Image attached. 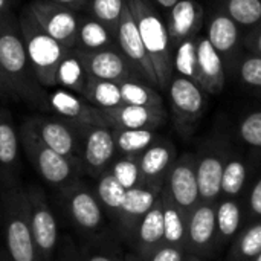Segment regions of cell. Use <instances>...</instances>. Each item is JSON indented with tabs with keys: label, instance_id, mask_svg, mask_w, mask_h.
<instances>
[{
	"label": "cell",
	"instance_id": "40",
	"mask_svg": "<svg viewBox=\"0 0 261 261\" xmlns=\"http://www.w3.org/2000/svg\"><path fill=\"white\" fill-rule=\"evenodd\" d=\"M232 75L249 89L261 90V57L257 54L243 50Z\"/></svg>",
	"mask_w": 261,
	"mask_h": 261
},
{
	"label": "cell",
	"instance_id": "57",
	"mask_svg": "<svg viewBox=\"0 0 261 261\" xmlns=\"http://www.w3.org/2000/svg\"><path fill=\"white\" fill-rule=\"evenodd\" d=\"M0 98H2V96H0Z\"/></svg>",
	"mask_w": 261,
	"mask_h": 261
},
{
	"label": "cell",
	"instance_id": "30",
	"mask_svg": "<svg viewBox=\"0 0 261 261\" xmlns=\"http://www.w3.org/2000/svg\"><path fill=\"white\" fill-rule=\"evenodd\" d=\"M161 202H162V213H164V243L173 245L187 251L188 214H185L179 206H176L164 194L161 196Z\"/></svg>",
	"mask_w": 261,
	"mask_h": 261
},
{
	"label": "cell",
	"instance_id": "25",
	"mask_svg": "<svg viewBox=\"0 0 261 261\" xmlns=\"http://www.w3.org/2000/svg\"><path fill=\"white\" fill-rule=\"evenodd\" d=\"M197 60L200 72V87L208 95H219L226 86V69L222 57L202 31L196 37Z\"/></svg>",
	"mask_w": 261,
	"mask_h": 261
},
{
	"label": "cell",
	"instance_id": "9",
	"mask_svg": "<svg viewBox=\"0 0 261 261\" xmlns=\"http://www.w3.org/2000/svg\"><path fill=\"white\" fill-rule=\"evenodd\" d=\"M231 145L222 139H208L196 153V173L200 202L216 203L222 197V179Z\"/></svg>",
	"mask_w": 261,
	"mask_h": 261
},
{
	"label": "cell",
	"instance_id": "54",
	"mask_svg": "<svg viewBox=\"0 0 261 261\" xmlns=\"http://www.w3.org/2000/svg\"><path fill=\"white\" fill-rule=\"evenodd\" d=\"M2 193L3 191H0V217H2Z\"/></svg>",
	"mask_w": 261,
	"mask_h": 261
},
{
	"label": "cell",
	"instance_id": "50",
	"mask_svg": "<svg viewBox=\"0 0 261 261\" xmlns=\"http://www.w3.org/2000/svg\"><path fill=\"white\" fill-rule=\"evenodd\" d=\"M0 96H11L9 89L6 86V81H5V78L2 75V69H0Z\"/></svg>",
	"mask_w": 261,
	"mask_h": 261
},
{
	"label": "cell",
	"instance_id": "49",
	"mask_svg": "<svg viewBox=\"0 0 261 261\" xmlns=\"http://www.w3.org/2000/svg\"><path fill=\"white\" fill-rule=\"evenodd\" d=\"M154 2V5L159 8V9H162V11H168V9H171L179 0H153Z\"/></svg>",
	"mask_w": 261,
	"mask_h": 261
},
{
	"label": "cell",
	"instance_id": "27",
	"mask_svg": "<svg viewBox=\"0 0 261 261\" xmlns=\"http://www.w3.org/2000/svg\"><path fill=\"white\" fill-rule=\"evenodd\" d=\"M128 243L142 258H145L150 252H153L164 243V213L161 199L141 219Z\"/></svg>",
	"mask_w": 261,
	"mask_h": 261
},
{
	"label": "cell",
	"instance_id": "6",
	"mask_svg": "<svg viewBox=\"0 0 261 261\" xmlns=\"http://www.w3.org/2000/svg\"><path fill=\"white\" fill-rule=\"evenodd\" d=\"M174 125L182 136H191L205 115L208 93L196 83L173 73L167 87Z\"/></svg>",
	"mask_w": 261,
	"mask_h": 261
},
{
	"label": "cell",
	"instance_id": "7",
	"mask_svg": "<svg viewBox=\"0 0 261 261\" xmlns=\"http://www.w3.org/2000/svg\"><path fill=\"white\" fill-rule=\"evenodd\" d=\"M24 193L28 202L29 223L38 254L41 261H54L61 242L54 210L43 188L29 185L28 188H24Z\"/></svg>",
	"mask_w": 261,
	"mask_h": 261
},
{
	"label": "cell",
	"instance_id": "37",
	"mask_svg": "<svg viewBox=\"0 0 261 261\" xmlns=\"http://www.w3.org/2000/svg\"><path fill=\"white\" fill-rule=\"evenodd\" d=\"M219 3L242 29L249 31L261 21V0H219Z\"/></svg>",
	"mask_w": 261,
	"mask_h": 261
},
{
	"label": "cell",
	"instance_id": "39",
	"mask_svg": "<svg viewBox=\"0 0 261 261\" xmlns=\"http://www.w3.org/2000/svg\"><path fill=\"white\" fill-rule=\"evenodd\" d=\"M125 6V0H89L84 12L107 24L110 29L116 32Z\"/></svg>",
	"mask_w": 261,
	"mask_h": 261
},
{
	"label": "cell",
	"instance_id": "2",
	"mask_svg": "<svg viewBox=\"0 0 261 261\" xmlns=\"http://www.w3.org/2000/svg\"><path fill=\"white\" fill-rule=\"evenodd\" d=\"M136 21L139 35L151 58L159 90L167 92L173 76V47L170 43L165 14L153 0H125Z\"/></svg>",
	"mask_w": 261,
	"mask_h": 261
},
{
	"label": "cell",
	"instance_id": "31",
	"mask_svg": "<svg viewBox=\"0 0 261 261\" xmlns=\"http://www.w3.org/2000/svg\"><path fill=\"white\" fill-rule=\"evenodd\" d=\"M112 130L118 156H139L162 138L156 130Z\"/></svg>",
	"mask_w": 261,
	"mask_h": 261
},
{
	"label": "cell",
	"instance_id": "44",
	"mask_svg": "<svg viewBox=\"0 0 261 261\" xmlns=\"http://www.w3.org/2000/svg\"><path fill=\"white\" fill-rule=\"evenodd\" d=\"M190 254L177 246L162 243L153 252H150L144 260L145 261H185Z\"/></svg>",
	"mask_w": 261,
	"mask_h": 261
},
{
	"label": "cell",
	"instance_id": "41",
	"mask_svg": "<svg viewBox=\"0 0 261 261\" xmlns=\"http://www.w3.org/2000/svg\"><path fill=\"white\" fill-rule=\"evenodd\" d=\"M236 132L243 145L252 151L261 153V109L251 110L243 115L236 127Z\"/></svg>",
	"mask_w": 261,
	"mask_h": 261
},
{
	"label": "cell",
	"instance_id": "43",
	"mask_svg": "<svg viewBox=\"0 0 261 261\" xmlns=\"http://www.w3.org/2000/svg\"><path fill=\"white\" fill-rule=\"evenodd\" d=\"M80 251L83 261H124V258H121L115 252L113 248L102 243H93Z\"/></svg>",
	"mask_w": 261,
	"mask_h": 261
},
{
	"label": "cell",
	"instance_id": "35",
	"mask_svg": "<svg viewBox=\"0 0 261 261\" xmlns=\"http://www.w3.org/2000/svg\"><path fill=\"white\" fill-rule=\"evenodd\" d=\"M93 190L106 214L115 222L121 211L127 190L110 174V171H106L96 179V185Z\"/></svg>",
	"mask_w": 261,
	"mask_h": 261
},
{
	"label": "cell",
	"instance_id": "47",
	"mask_svg": "<svg viewBox=\"0 0 261 261\" xmlns=\"http://www.w3.org/2000/svg\"><path fill=\"white\" fill-rule=\"evenodd\" d=\"M49 2L57 3V5L64 6V8H69V9H73L76 12H81L86 9L89 0H49Z\"/></svg>",
	"mask_w": 261,
	"mask_h": 261
},
{
	"label": "cell",
	"instance_id": "13",
	"mask_svg": "<svg viewBox=\"0 0 261 261\" xmlns=\"http://www.w3.org/2000/svg\"><path fill=\"white\" fill-rule=\"evenodd\" d=\"M162 194L185 214H190L200 203L196 173V153L187 151L177 156L167 176Z\"/></svg>",
	"mask_w": 261,
	"mask_h": 261
},
{
	"label": "cell",
	"instance_id": "1",
	"mask_svg": "<svg viewBox=\"0 0 261 261\" xmlns=\"http://www.w3.org/2000/svg\"><path fill=\"white\" fill-rule=\"evenodd\" d=\"M0 69L11 98L44 109L47 89H43L35 78L26 54L18 20L14 18V15L0 20Z\"/></svg>",
	"mask_w": 261,
	"mask_h": 261
},
{
	"label": "cell",
	"instance_id": "42",
	"mask_svg": "<svg viewBox=\"0 0 261 261\" xmlns=\"http://www.w3.org/2000/svg\"><path fill=\"white\" fill-rule=\"evenodd\" d=\"M243 206H245L246 223L261 220V171H257L255 176L252 177L243 196Z\"/></svg>",
	"mask_w": 261,
	"mask_h": 261
},
{
	"label": "cell",
	"instance_id": "36",
	"mask_svg": "<svg viewBox=\"0 0 261 261\" xmlns=\"http://www.w3.org/2000/svg\"><path fill=\"white\" fill-rule=\"evenodd\" d=\"M173 73L188 78L190 81L200 86V72L197 60L196 37L182 41L173 50Z\"/></svg>",
	"mask_w": 261,
	"mask_h": 261
},
{
	"label": "cell",
	"instance_id": "34",
	"mask_svg": "<svg viewBox=\"0 0 261 261\" xmlns=\"http://www.w3.org/2000/svg\"><path fill=\"white\" fill-rule=\"evenodd\" d=\"M261 252V220L246 223L231 243L229 260L252 261Z\"/></svg>",
	"mask_w": 261,
	"mask_h": 261
},
{
	"label": "cell",
	"instance_id": "29",
	"mask_svg": "<svg viewBox=\"0 0 261 261\" xmlns=\"http://www.w3.org/2000/svg\"><path fill=\"white\" fill-rule=\"evenodd\" d=\"M87 81H89V73L81 58V54L76 49H69L57 69V75H55L57 87L67 89L83 96Z\"/></svg>",
	"mask_w": 261,
	"mask_h": 261
},
{
	"label": "cell",
	"instance_id": "20",
	"mask_svg": "<svg viewBox=\"0 0 261 261\" xmlns=\"http://www.w3.org/2000/svg\"><path fill=\"white\" fill-rule=\"evenodd\" d=\"M161 194H162V188L150 187L145 184L136 188L127 190L121 211L115 220L118 231L127 242H130L141 219L158 203V200L161 199Z\"/></svg>",
	"mask_w": 261,
	"mask_h": 261
},
{
	"label": "cell",
	"instance_id": "15",
	"mask_svg": "<svg viewBox=\"0 0 261 261\" xmlns=\"http://www.w3.org/2000/svg\"><path fill=\"white\" fill-rule=\"evenodd\" d=\"M116 40H118L119 50L132 63V66L135 67L138 75L144 81H147L150 86H153L154 89L159 90L158 78H156V72H154L151 58H150V55L145 49V44L139 35L136 21L128 9V6H125L122 17L119 20L118 29H116Z\"/></svg>",
	"mask_w": 261,
	"mask_h": 261
},
{
	"label": "cell",
	"instance_id": "17",
	"mask_svg": "<svg viewBox=\"0 0 261 261\" xmlns=\"http://www.w3.org/2000/svg\"><path fill=\"white\" fill-rule=\"evenodd\" d=\"M44 110L76 125L106 124L99 109L92 106L81 95L61 87H54L50 92L46 90Z\"/></svg>",
	"mask_w": 261,
	"mask_h": 261
},
{
	"label": "cell",
	"instance_id": "45",
	"mask_svg": "<svg viewBox=\"0 0 261 261\" xmlns=\"http://www.w3.org/2000/svg\"><path fill=\"white\" fill-rule=\"evenodd\" d=\"M54 261H83L81 251L75 246V243L69 237H64L60 242V246H58V251H57Z\"/></svg>",
	"mask_w": 261,
	"mask_h": 261
},
{
	"label": "cell",
	"instance_id": "48",
	"mask_svg": "<svg viewBox=\"0 0 261 261\" xmlns=\"http://www.w3.org/2000/svg\"><path fill=\"white\" fill-rule=\"evenodd\" d=\"M11 15H12L11 0H0V20L11 17Z\"/></svg>",
	"mask_w": 261,
	"mask_h": 261
},
{
	"label": "cell",
	"instance_id": "12",
	"mask_svg": "<svg viewBox=\"0 0 261 261\" xmlns=\"http://www.w3.org/2000/svg\"><path fill=\"white\" fill-rule=\"evenodd\" d=\"M81 167L84 174L98 179L118 158L113 130L107 124L81 125Z\"/></svg>",
	"mask_w": 261,
	"mask_h": 261
},
{
	"label": "cell",
	"instance_id": "3",
	"mask_svg": "<svg viewBox=\"0 0 261 261\" xmlns=\"http://www.w3.org/2000/svg\"><path fill=\"white\" fill-rule=\"evenodd\" d=\"M0 223L3 229V251L9 261H41L29 223L24 188L3 190Z\"/></svg>",
	"mask_w": 261,
	"mask_h": 261
},
{
	"label": "cell",
	"instance_id": "10",
	"mask_svg": "<svg viewBox=\"0 0 261 261\" xmlns=\"http://www.w3.org/2000/svg\"><path fill=\"white\" fill-rule=\"evenodd\" d=\"M205 35L223 60L226 75H232L243 49V29L228 15L217 2L208 20L205 18Z\"/></svg>",
	"mask_w": 261,
	"mask_h": 261
},
{
	"label": "cell",
	"instance_id": "5",
	"mask_svg": "<svg viewBox=\"0 0 261 261\" xmlns=\"http://www.w3.org/2000/svg\"><path fill=\"white\" fill-rule=\"evenodd\" d=\"M17 20H18L28 58L38 84L43 89L57 87L55 84L57 69L69 49H66L63 44H60L57 40H54L50 35H47L43 31L28 8L21 11Z\"/></svg>",
	"mask_w": 261,
	"mask_h": 261
},
{
	"label": "cell",
	"instance_id": "51",
	"mask_svg": "<svg viewBox=\"0 0 261 261\" xmlns=\"http://www.w3.org/2000/svg\"><path fill=\"white\" fill-rule=\"evenodd\" d=\"M124 261H145L141 255H138L136 252H133V254H127L125 257H124Z\"/></svg>",
	"mask_w": 261,
	"mask_h": 261
},
{
	"label": "cell",
	"instance_id": "46",
	"mask_svg": "<svg viewBox=\"0 0 261 261\" xmlns=\"http://www.w3.org/2000/svg\"><path fill=\"white\" fill-rule=\"evenodd\" d=\"M243 49L261 57V21L243 34Z\"/></svg>",
	"mask_w": 261,
	"mask_h": 261
},
{
	"label": "cell",
	"instance_id": "55",
	"mask_svg": "<svg viewBox=\"0 0 261 261\" xmlns=\"http://www.w3.org/2000/svg\"><path fill=\"white\" fill-rule=\"evenodd\" d=\"M252 261H261V252L260 254H258V255H257V257H255V258H254V260Z\"/></svg>",
	"mask_w": 261,
	"mask_h": 261
},
{
	"label": "cell",
	"instance_id": "26",
	"mask_svg": "<svg viewBox=\"0 0 261 261\" xmlns=\"http://www.w3.org/2000/svg\"><path fill=\"white\" fill-rule=\"evenodd\" d=\"M118 40L116 32L110 29L107 24L101 23L99 20L93 18L86 12H80L78 29H76V40L75 47L80 52H99L106 49H116Z\"/></svg>",
	"mask_w": 261,
	"mask_h": 261
},
{
	"label": "cell",
	"instance_id": "14",
	"mask_svg": "<svg viewBox=\"0 0 261 261\" xmlns=\"http://www.w3.org/2000/svg\"><path fill=\"white\" fill-rule=\"evenodd\" d=\"M26 8L47 35H50L66 49L75 47L80 12L49 0H32Z\"/></svg>",
	"mask_w": 261,
	"mask_h": 261
},
{
	"label": "cell",
	"instance_id": "28",
	"mask_svg": "<svg viewBox=\"0 0 261 261\" xmlns=\"http://www.w3.org/2000/svg\"><path fill=\"white\" fill-rule=\"evenodd\" d=\"M216 223H217V246L231 245L245 226V206L242 199L220 197L216 202Z\"/></svg>",
	"mask_w": 261,
	"mask_h": 261
},
{
	"label": "cell",
	"instance_id": "16",
	"mask_svg": "<svg viewBox=\"0 0 261 261\" xmlns=\"http://www.w3.org/2000/svg\"><path fill=\"white\" fill-rule=\"evenodd\" d=\"M219 249L216 203L200 202L187 220V251L202 260L208 258Z\"/></svg>",
	"mask_w": 261,
	"mask_h": 261
},
{
	"label": "cell",
	"instance_id": "52",
	"mask_svg": "<svg viewBox=\"0 0 261 261\" xmlns=\"http://www.w3.org/2000/svg\"><path fill=\"white\" fill-rule=\"evenodd\" d=\"M185 261H203V260H202V258H199V257H196V255H191V254H190Z\"/></svg>",
	"mask_w": 261,
	"mask_h": 261
},
{
	"label": "cell",
	"instance_id": "19",
	"mask_svg": "<svg viewBox=\"0 0 261 261\" xmlns=\"http://www.w3.org/2000/svg\"><path fill=\"white\" fill-rule=\"evenodd\" d=\"M104 122L119 130H159L168 121L165 107H144L122 104L110 110H101Z\"/></svg>",
	"mask_w": 261,
	"mask_h": 261
},
{
	"label": "cell",
	"instance_id": "24",
	"mask_svg": "<svg viewBox=\"0 0 261 261\" xmlns=\"http://www.w3.org/2000/svg\"><path fill=\"white\" fill-rule=\"evenodd\" d=\"M257 151L252 154H246L243 151H239L237 148H231L225 171H223V179H222V196L223 197H231V199H242L258 171V164H257Z\"/></svg>",
	"mask_w": 261,
	"mask_h": 261
},
{
	"label": "cell",
	"instance_id": "4",
	"mask_svg": "<svg viewBox=\"0 0 261 261\" xmlns=\"http://www.w3.org/2000/svg\"><path fill=\"white\" fill-rule=\"evenodd\" d=\"M18 130L23 153L34 171L46 185L63 191L64 188L81 179L84 171L78 161L69 159L44 145L24 121L21 122Z\"/></svg>",
	"mask_w": 261,
	"mask_h": 261
},
{
	"label": "cell",
	"instance_id": "21",
	"mask_svg": "<svg viewBox=\"0 0 261 261\" xmlns=\"http://www.w3.org/2000/svg\"><path fill=\"white\" fill-rule=\"evenodd\" d=\"M173 50L185 40L197 37L205 28V11L197 0H179L165 12Z\"/></svg>",
	"mask_w": 261,
	"mask_h": 261
},
{
	"label": "cell",
	"instance_id": "33",
	"mask_svg": "<svg viewBox=\"0 0 261 261\" xmlns=\"http://www.w3.org/2000/svg\"><path fill=\"white\" fill-rule=\"evenodd\" d=\"M119 89L124 104L144 106V107H165L164 98L159 93V90L141 78L121 81Z\"/></svg>",
	"mask_w": 261,
	"mask_h": 261
},
{
	"label": "cell",
	"instance_id": "38",
	"mask_svg": "<svg viewBox=\"0 0 261 261\" xmlns=\"http://www.w3.org/2000/svg\"><path fill=\"white\" fill-rule=\"evenodd\" d=\"M107 171H110V174L125 190H132L144 184L139 167V156H118Z\"/></svg>",
	"mask_w": 261,
	"mask_h": 261
},
{
	"label": "cell",
	"instance_id": "22",
	"mask_svg": "<svg viewBox=\"0 0 261 261\" xmlns=\"http://www.w3.org/2000/svg\"><path fill=\"white\" fill-rule=\"evenodd\" d=\"M80 52V50H78ZM86 64L87 73L92 78L121 83L132 78H141L132 63L124 57V54L116 49H106L99 52H80ZM142 80V78H141Z\"/></svg>",
	"mask_w": 261,
	"mask_h": 261
},
{
	"label": "cell",
	"instance_id": "11",
	"mask_svg": "<svg viewBox=\"0 0 261 261\" xmlns=\"http://www.w3.org/2000/svg\"><path fill=\"white\" fill-rule=\"evenodd\" d=\"M24 122L34 130L40 141L54 151L78 161L81 164V125L61 119L58 116H29Z\"/></svg>",
	"mask_w": 261,
	"mask_h": 261
},
{
	"label": "cell",
	"instance_id": "18",
	"mask_svg": "<svg viewBox=\"0 0 261 261\" xmlns=\"http://www.w3.org/2000/svg\"><path fill=\"white\" fill-rule=\"evenodd\" d=\"M21 151L20 130L11 112L0 107V182L5 187L3 190L20 187Z\"/></svg>",
	"mask_w": 261,
	"mask_h": 261
},
{
	"label": "cell",
	"instance_id": "32",
	"mask_svg": "<svg viewBox=\"0 0 261 261\" xmlns=\"http://www.w3.org/2000/svg\"><path fill=\"white\" fill-rule=\"evenodd\" d=\"M83 98L99 110H110L124 104L119 83L96 80L92 76H89Z\"/></svg>",
	"mask_w": 261,
	"mask_h": 261
},
{
	"label": "cell",
	"instance_id": "53",
	"mask_svg": "<svg viewBox=\"0 0 261 261\" xmlns=\"http://www.w3.org/2000/svg\"><path fill=\"white\" fill-rule=\"evenodd\" d=\"M0 261H9V258H8V255L5 254V251H3V249L0 251Z\"/></svg>",
	"mask_w": 261,
	"mask_h": 261
},
{
	"label": "cell",
	"instance_id": "8",
	"mask_svg": "<svg viewBox=\"0 0 261 261\" xmlns=\"http://www.w3.org/2000/svg\"><path fill=\"white\" fill-rule=\"evenodd\" d=\"M60 193L63 197L64 211L80 232L98 236L106 228L107 214L93 188L78 179Z\"/></svg>",
	"mask_w": 261,
	"mask_h": 261
},
{
	"label": "cell",
	"instance_id": "23",
	"mask_svg": "<svg viewBox=\"0 0 261 261\" xmlns=\"http://www.w3.org/2000/svg\"><path fill=\"white\" fill-rule=\"evenodd\" d=\"M177 148L168 138H161L150 145L142 154H139V167L142 182L150 187L164 190L167 176L177 159Z\"/></svg>",
	"mask_w": 261,
	"mask_h": 261
},
{
	"label": "cell",
	"instance_id": "56",
	"mask_svg": "<svg viewBox=\"0 0 261 261\" xmlns=\"http://www.w3.org/2000/svg\"><path fill=\"white\" fill-rule=\"evenodd\" d=\"M229 261H232V260H229Z\"/></svg>",
	"mask_w": 261,
	"mask_h": 261
}]
</instances>
